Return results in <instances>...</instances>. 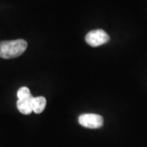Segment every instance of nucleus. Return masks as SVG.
<instances>
[{"label": "nucleus", "mask_w": 147, "mask_h": 147, "mask_svg": "<svg viewBox=\"0 0 147 147\" xmlns=\"http://www.w3.org/2000/svg\"><path fill=\"white\" fill-rule=\"evenodd\" d=\"M28 43L24 39L5 40L0 42V57L12 59L18 57L26 52Z\"/></svg>", "instance_id": "nucleus-1"}, {"label": "nucleus", "mask_w": 147, "mask_h": 147, "mask_svg": "<svg viewBox=\"0 0 147 147\" xmlns=\"http://www.w3.org/2000/svg\"><path fill=\"white\" fill-rule=\"evenodd\" d=\"M86 42L91 47H99L109 42L110 36L103 30H95L88 32L85 37Z\"/></svg>", "instance_id": "nucleus-2"}, {"label": "nucleus", "mask_w": 147, "mask_h": 147, "mask_svg": "<svg viewBox=\"0 0 147 147\" xmlns=\"http://www.w3.org/2000/svg\"><path fill=\"white\" fill-rule=\"evenodd\" d=\"M79 123L84 127L96 129L103 126L104 119L96 114H84L79 117Z\"/></svg>", "instance_id": "nucleus-3"}, {"label": "nucleus", "mask_w": 147, "mask_h": 147, "mask_svg": "<svg viewBox=\"0 0 147 147\" xmlns=\"http://www.w3.org/2000/svg\"><path fill=\"white\" fill-rule=\"evenodd\" d=\"M32 98L33 96H30L26 98L18 99L16 101V107L18 110L23 115H30L33 112L32 110Z\"/></svg>", "instance_id": "nucleus-4"}, {"label": "nucleus", "mask_w": 147, "mask_h": 147, "mask_svg": "<svg viewBox=\"0 0 147 147\" xmlns=\"http://www.w3.org/2000/svg\"><path fill=\"white\" fill-rule=\"evenodd\" d=\"M47 105L46 98L43 96H33L32 98V110L35 114H41Z\"/></svg>", "instance_id": "nucleus-5"}, {"label": "nucleus", "mask_w": 147, "mask_h": 147, "mask_svg": "<svg viewBox=\"0 0 147 147\" xmlns=\"http://www.w3.org/2000/svg\"><path fill=\"white\" fill-rule=\"evenodd\" d=\"M17 97L18 99H21V98H26L32 96L30 93V89L27 87H22L20 89L17 91Z\"/></svg>", "instance_id": "nucleus-6"}]
</instances>
